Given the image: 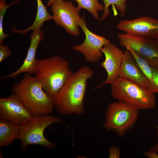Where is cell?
Listing matches in <instances>:
<instances>
[{"mask_svg":"<svg viewBox=\"0 0 158 158\" xmlns=\"http://www.w3.org/2000/svg\"><path fill=\"white\" fill-rule=\"evenodd\" d=\"M11 54L9 46L3 44H0V62L7 58Z\"/></svg>","mask_w":158,"mask_h":158,"instance_id":"7402d4cb","label":"cell"},{"mask_svg":"<svg viewBox=\"0 0 158 158\" xmlns=\"http://www.w3.org/2000/svg\"><path fill=\"white\" fill-rule=\"evenodd\" d=\"M111 93L114 99L138 110L153 109L155 105L154 93L147 87L119 76L111 84Z\"/></svg>","mask_w":158,"mask_h":158,"instance_id":"277c9868","label":"cell"},{"mask_svg":"<svg viewBox=\"0 0 158 158\" xmlns=\"http://www.w3.org/2000/svg\"><path fill=\"white\" fill-rule=\"evenodd\" d=\"M155 41L157 46H158V37L156 39V40H155Z\"/></svg>","mask_w":158,"mask_h":158,"instance_id":"4316f807","label":"cell"},{"mask_svg":"<svg viewBox=\"0 0 158 158\" xmlns=\"http://www.w3.org/2000/svg\"><path fill=\"white\" fill-rule=\"evenodd\" d=\"M31 111L15 95L0 98V118L20 126L33 116Z\"/></svg>","mask_w":158,"mask_h":158,"instance_id":"30bf717a","label":"cell"},{"mask_svg":"<svg viewBox=\"0 0 158 158\" xmlns=\"http://www.w3.org/2000/svg\"><path fill=\"white\" fill-rule=\"evenodd\" d=\"M44 37V32L41 29L34 31L31 34L30 46L23 64L16 71L2 77L1 79L8 78H14L23 73H27L32 75L34 74L37 61L35 57L36 50Z\"/></svg>","mask_w":158,"mask_h":158,"instance_id":"5bb4252c","label":"cell"},{"mask_svg":"<svg viewBox=\"0 0 158 158\" xmlns=\"http://www.w3.org/2000/svg\"><path fill=\"white\" fill-rule=\"evenodd\" d=\"M146 157L149 158H158V154L153 147H152L147 151L143 152Z\"/></svg>","mask_w":158,"mask_h":158,"instance_id":"cb8c5ba5","label":"cell"},{"mask_svg":"<svg viewBox=\"0 0 158 158\" xmlns=\"http://www.w3.org/2000/svg\"><path fill=\"white\" fill-rule=\"evenodd\" d=\"M51 6L53 20L56 24L62 27L68 33L78 36L80 10L71 2L64 0H56Z\"/></svg>","mask_w":158,"mask_h":158,"instance_id":"52a82bcc","label":"cell"},{"mask_svg":"<svg viewBox=\"0 0 158 158\" xmlns=\"http://www.w3.org/2000/svg\"></svg>","mask_w":158,"mask_h":158,"instance_id":"f1b7e54d","label":"cell"},{"mask_svg":"<svg viewBox=\"0 0 158 158\" xmlns=\"http://www.w3.org/2000/svg\"><path fill=\"white\" fill-rule=\"evenodd\" d=\"M73 73L67 60L60 56H55L37 60L34 74L46 93L52 97Z\"/></svg>","mask_w":158,"mask_h":158,"instance_id":"7a4b0ae2","label":"cell"},{"mask_svg":"<svg viewBox=\"0 0 158 158\" xmlns=\"http://www.w3.org/2000/svg\"><path fill=\"white\" fill-rule=\"evenodd\" d=\"M151 69L153 80L147 88L151 93H158V68L151 66Z\"/></svg>","mask_w":158,"mask_h":158,"instance_id":"44dd1931","label":"cell"},{"mask_svg":"<svg viewBox=\"0 0 158 158\" xmlns=\"http://www.w3.org/2000/svg\"><path fill=\"white\" fill-rule=\"evenodd\" d=\"M118 76L148 87L150 82L139 67L134 56L128 49L124 52Z\"/></svg>","mask_w":158,"mask_h":158,"instance_id":"4fadbf2b","label":"cell"},{"mask_svg":"<svg viewBox=\"0 0 158 158\" xmlns=\"http://www.w3.org/2000/svg\"><path fill=\"white\" fill-rule=\"evenodd\" d=\"M109 158H119L121 150L119 147L114 146L109 147Z\"/></svg>","mask_w":158,"mask_h":158,"instance_id":"603a6c76","label":"cell"},{"mask_svg":"<svg viewBox=\"0 0 158 158\" xmlns=\"http://www.w3.org/2000/svg\"><path fill=\"white\" fill-rule=\"evenodd\" d=\"M117 28L130 35L151 39L158 37V20L149 16H142L131 20H121Z\"/></svg>","mask_w":158,"mask_h":158,"instance_id":"8fae6325","label":"cell"},{"mask_svg":"<svg viewBox=\"0 0 158 158\" xmlns=\"http://www.w3.org/2000/svg\"><path fill=\"white\" fill-rule=\"evenodd\" d=\"M117 36L121 46H129L134 52L146 60L151 66L158 68V46L155 40L126 33H118Z\"/></svg>","mask_w":158,"mask_h":158,"instance_id":"ba28073f","label":"cell"},{"mask_svg":"<svg viewBox=\"0 0 158 158\" xmlns=\"http://www.w3.org/2000/svg\"><path fill=\"white\" fill-rule=\"evenodd\" d=\"M20 131V126L0 118V147L12 145L17 139Z\"/></svg>","mask_w":158,"mask_h":158,"instance_id":"9a60e30c","label":"cell"},{"mask_svg":"<svg viewBox=\"0 0 158 158\" xmlns=\"http://www.w3.org/2000/svg\"><path fill=\"white\" fill-rule=\"evenodd\" d=\"M56 0H49L47 5V7H49L51 6Z\"/></svg>","mask_w":158,"mask_h":158,"instance_id":"484cf974","label":"cell"},{"mask_svg":"<svg viewBox=\"0 0 158 158\" xmlns=\"http://www.w3.org/2000/svg\"><path fill=\"white\" fill-rule=\"evenodd\" d=\"M15 95L32 112L36 114H49L54 108L51 98L44 90L40 83L35 76L25 73L12 89Z\"/></svg>","mask_w":158,"mask_h":158,"instance_id":"3957f363","label":"cell"},{"mask_svg":"<svg viewBox=\"0 0 158 158\" xmlns=\"http://www.w3.org/2000/svg\"><path fill=\"white\" fill-rule=\"evenodd\" d=\"M78 25L85 35V40L81 44L73 46V49L84 56L86 61L92 63L98 62L102 56L101 49L104 45L111 42L105 37L92 33L87 28L83 16Z\"/></svg>","mask_w":158,"mask_h":158,"instance_id":"9c48e42d","label":"cell"},{"mask_svg":"<svg viewBox=\"0 0 158 158\" xmlns=\"http://www.w3.org/2000/svg\"><path fill=\"white\" fill-rule=\"evenodd\" d=\"M138 114V110L124 101L118 100L111 102L106 110L103 127L107 131L114 130L118 136L121 138L135 126Z\"/></svg>","mask_w":158,"mask_h":158,"instance_id":"8992f818","label":"cell"},{"mask_svg":"<svg viewBox=\"0 0 158 158\" xmlns=\"http://www.w3.org/2000/svg\"><path fill=\"white\" fill-rule=\"evenodd\" d=\"M157 136V142L154 145L153 147L158 153V129L156 130Z\"/></svg>","mask_w":158,"mask_h":158,"instance_id":"d4e9b609","label":"cell"},{"mask_svg":"<svg viewBox=\"0 0 158 158\" xmlns=\"http://www.w3.org/2000/svg\"><path fill=\"white\" fill-rule=\"evenodd\" d=\"M94 75L88 66H83L73 73L59 92L51 97L55 108L62 115L85 113L84 99L87 81Z\"/></svg>","mask_w":158,"mask_h":158,"instance_id":"6da1fadb","label":"cell"},{"mask_svg":"<svg viewBox=\"0 0 158 158\" xmlns=\"http://www.w3.org/2000/svg\"><path fill=\"white\" fill-rule=\"evenodd\" d=\"M37 11L35 19L32 24L30 27L23 30H13L15 33H19L22 34H25L29 31H33L41 29L44 23L48 20L53 19L52 16L50 15L47 11V6H45L42 0H37Z\"/></svg>","mask_w":158,"mask_h":158,"instance_id":"2e32d148","label":"cell"},{"mask_svg":"<svg viewBox=\"0 0 158 158\" xmlns=\"http://www.w3.org/2000/svg\"><path fill=\"white\" fill-rule=\"evenodd\" d=\"M104 2V9L100 21L104 20L108 16L110 12L109 9L111 4L115 6L117 9L120 11L121 17L124 16L127 9L126 2L127 0H102Z\"/></svg>","mask_w":158,"mask_h":158,"instance_id":"ac0fdd59","label":"cell"},{"mask_svg":"<svg viewBox=\"0 0 158 158\" xmlns=\"http://www.w3.org/2000/svg\"><path fill=\"white\" fill-rule=\"evenodd\" d=\"M58 117L49 114L34 115L29 120L20 126V131L17 139L21 140V147L25 152L31 145H40L48 150L55 148L57 144L48 140L44 136L45 129L55 123H60Z\"/></svg>","mask_w":158,"mask_h":158,"instance_id":"5b68a950","label":"cell"},{"mask_svg":"<svg viewBox=\"0 0 158 158\" xmlns=\"http://www.w3.org/2000/svg\"><path fill=\"white\" fill-rule=\"evenodd\" d=\"M1 0L5 1H6V0ZM29 0L30 1H32V0Z\"/></svg>","mask_w":158,"mask_h":158,"instance_id":"83f0119b","label":"cell"},{"mask_svg":"<svg viewBox=\"0 0 158 158\" xmlns=\"http://www.w3.org/2000/svg\"><path fill=\"white\" fill-rule=\"evenodd\" d=\"M125 47L126 49L129 50L131 52L139 67L144 74L148 78L150 83L152 82L153 80L151 66L146 60L139 56L134 52L129 46L127 45Z\"/></svg>","mask_w":158,"mask_h":158,"instance_id":"d6986e66","label":"cell"},{"mask_svg":"<svg viewBox=\"0 0 158 158\" xmlns=\"http://www.w3.org/2000/svg\"><path fill=\"white\" fill-rule=\"evenodd\" d=\"M18 1L14 2L7 5L5 1H0V44H3L5 39L10 34H6L4 32L3 28V21L4 15L7 9L13 4L17 2Z\"/></svg>","mask_w":158,"mask_h":158,"instance_id":"ffe728a7","label":"cell"},{"mask_svg":"<svg viewBox=\"0 0 158 158\" xmlns=\"http://www.w3.org/2000/svg\"><path fill=\"white\" fill-rule=\"evenodd\" d=\"M78 3L77 8L79 10L83 8L90 13L94 18L99 20L98 12L104 10L103 5L100 3L98 0H73Z\"/></svg>","mask_w":158,"mask_h":158,"instance_id":"e0dca14e","label":"cell"},{"mask_svg":"<svg viewBox=\"0 0 158 158\" xmlns=\"http://www.w3.org/2000/svg\"><path fill=\"white\" fill-rule=\"evenodd\" d=\"M101 50L105 58L100 66L106 71L107 77L103 83L95 88V90L106 84H111L118 76L124 54L121 49L111 42L104 46Z\"/></svg>","mask_w":158,"mask_h":158,"instance_id":"7c38bea8","label":"cell"}]
</instances>
